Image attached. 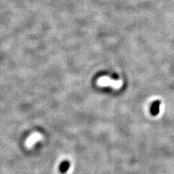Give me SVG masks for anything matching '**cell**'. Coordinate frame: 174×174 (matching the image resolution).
Masks as SVG:
<instances>
[{"label":"cell","mask_w":174,"mask_h":174,"mask_svg":"<svg viewBox=\"0 0 174 174\" xmlns=\"http://www.w3.org/2000/svg\"><path fill=\"white\" fill-rule=\"evenodd\" d=\"M97 84L99 86L105 87V86H111L115 88H118L121 85L120 81L111 80L108 77H103L99 79L97 81Z\"/></svg>","instance_id":"1"},{"label":"cell","mask_w":174,"mask_h":174,"mask_svg":"<svg viewBox=\"0 0 174 174\" xmlns=\"http://www.w3.org/2000/svg\"><path fill=\"white\" fill-rule=\"evenodd\" d=\"M42 138H43V136H42L40 134L37 133V132L34 133L30 137H29L27 140L26 141V146H27L28 148L32 147V146L36 143L41 140Z\"/></svg>","instance_id":"2"},{"label":"cell","mask_w":174,"mask_h":174,"mask_svg":"<svg viewBox=\"0 0 174 174\" xmlns=\"http://www.w3.org/2000/svg\"><path fill=\"white\" fill-rule=\"evenodd\" d=\"M160 105H161V102L159 101H156L152 104L150 109V112L152 115H156L159 112Z\"/></svg>","instance_id":"3"}]
</instances>
